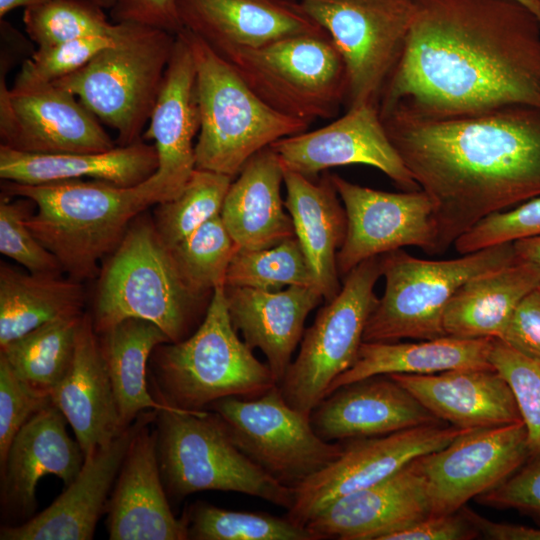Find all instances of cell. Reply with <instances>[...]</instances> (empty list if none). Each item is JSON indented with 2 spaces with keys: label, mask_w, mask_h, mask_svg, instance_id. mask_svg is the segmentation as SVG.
<instances>
[{
  "label": "cell",
  "mask_w": 540,
  "mask_h": 540,
  "mask_svg": "<svg viewBox=\"0 0 540 540\" xmlns=\"http://www.w3.org/2000/svg\"><path fill=\"white\" fill-rule=\"evenodd\" d=\"M392 145L433 203L434 254L489 215L540 196V108L508 106L442 118L381 117Z\"/></svg>",
  "instance_id": "7a4b0ae2"
},
{
  "label": "cell",
  "mask_w": 540,
  "mask_h": 540,
  "mask_svg": "<svg viewBox=\"0 0 540 540\" xmlns=\"http://www.w3.org/2000/svg\"><path fill=\"white\" fill-rule=\"evenodd\" d=\"M284 170L316 179L332 167H375L404 191L420 189L392 145L378 106L360 105L330 124L281 138L270 145Z\"/></svg>",
  "instance_id": "ac0fdd59"
},
{
  "label": "cell",
  "mask_w": 540,
  "mask_h": 540,
  "mask_svg": "<svg viewBox=\"0 0 540 540\" xmlns=\"http://www.w3.org/2000/svg\"><path fill=\"white\" fill-rule=\"evenodd\" d=\"M331 179L347 217L346 237L337 253L339 275L346 276L366 259L407 246L434 254V209L426 192H386L336 174Z\"/></svg>",
  "instance_id": "e0dca14e"
},
{
  "label": "cell",
  "mask_w": 540,
  "mask_h": 540,
  "mask_svg": "<svg viewBox=\"0 0 540 540\" xmlns=\"http://www.w3.org/2000/svg\"><path fill=\"white\" fill-rule=\"evenodd\" d=\"M282 182L284 169L270 146L253 155L232 181L220 216L240 249L269 248L295 236Z\"/></svg>",
  "instance_id": "f546056e"
},
{
  "label": "cell",
  "mask_w": 540,
  "mask_h": 540,
  "mask_svg": "<svg viewBox=\"0 0 540 540\" xmlns=\"http://www.w3.org/2000/svg\"><path fill=\"white\" fill-rule=\"evenodd\" d=\"M186 29L219 55L304 34H327L294 0H176Z\"/></svg>",
  "instance_id": "d4e9b609"
},
{
  "label": "cell",
  "mask_w": 540,
  "mask_h": 540,
  "mask_svg": "<svg viewBox=\"0 0 540 540\" xmlns=\"http://www.w3.org/2000/svg\"><path fill=\"white\" fill-rule=\"evenodd\" d=\"M91 1L97 4L98 6L102 7L103 9L111 10L118 0H91Z\"/></svg>",
  "instance_id": "9f6ffc18"
},
{
  "label": "cell",
  "mask_w": 540,
  "mask_h": 540,
  "mask_svg": "<svg viewBox=\"0 0 540 540\" xmlns=\"http://www.w3.org/2000/svg\"><path fill=\"white\" fill-rule=\"evenodd\" d=\"M381 275L380 256L362 261L304 331L300 350L278 385L292 408L310 416L332 382L354 364L378 301L374 288Z\"/></svg>",
  "instance_id": "8fae6325"
},
{
  "label": "cell",
  "mask_w": 540,
  "mask_h": 540,
  "mask_svg": "<svg viewBox=\"0 0 540 540\" xmlns=\"http://www.w3.org/2000/svg\"><path fill=\"white\" fill-rule=\"evenodd\" d=\"M465 431L437 423L341 441L339 457L294 489L286 517L306 527L334 500L385 479L414 459L445 447Z\"/></svg>",
  "instance_id": "5bb4252c"
},
{
  "label": "cell",
  "mask_w": 540,
  "mask_h": 540,
  "mask_svg": "<svg viewBox=\"0 0 540 540\" xmlns=\"http://www.w3.org/2000/svg\"><path fill=\"white\" fill-rule=\"evenodd\" d=\"M476 499L486 506L516 509L540 518V456L529 458L509 478Z\"/></svg>",
  "instance_id": "7dc6e473"
},
{
  "label": "cell",
  "mask_w": 540,
  "mask_h": 540,
  "mask_svg": "<svg viewBox=\"0 0 540 540\" xmlns=\"http://www.w3.org/2000/svg\"><path fill=\"white\" fill-rule=\"evenodd\" d=\"M34 202L25 197L16 200L2 195L0 201V252L16 261L30 273L61 275L62 267L31 232L27 220L33 214Z\"/></svg>",
  "instance_id": "7bdbcfd3"
},
{
  "label": "cell",
  "mask_w": 540,
  "mask_h": 540,
  "mask_svg": "<svg viewBox=\"0 0 540 540\" xmlns=\"http://www.w3.org/2000/svg\"><path fill=\"white\" fill-rule=\"evenodd\" d=\"M110 16L114 22H135L174 35L183 29L176 0H118Z\"/></svg>",
  "instance_id": "681fc988"
},
{
  "label": "cell",
  "mask_w": 540,
  "mask_h": 540,
  "mask_svg": "<svg viewBox=\"0 0 540 540\" xmlns=\"http://www.w3.org/2000/svg\"><path fill=\"white\" fill-rule=\"evenodd\" d=\"M52 0H0V17L3 18L7 13L18 7H34L48 3Z\"/></svg>",
  "instance_id": "db71d44e"
},
{
  "label": "cell",
  "mask_w": 540,
  "mask_h": 540,
  "mask_svg": "<svg viewBox=\"0 0 540 540\" xmlns=\"http://www.w3.org/2000/svg\"><path fill=\"white\" fill-rule=\"evenodd\" d=\"M82 282L0 267V347L59 318L81 315Z\"/></svg>",
  "instance_id": "e575fe53"
},
{
  "label": "cell",
  "mask_w": 540,
  "mask_h": 540,
  "mask_svg": "<svg viewBox=\"0 0 540 540\" xmlns=\"http://www.w3.org/2000/svg\"><path fill=\"white\" fill-rule=\"evenodd\" d=\"M383 296L372 310L363 342L429 340L445 336L443 315L468 280L517 262L513 242L446 260L411 256L403 249L380 255Z\"/></svg>",
  "instance_id": "9c48e42d"
},
{
  "label": "cell",
  "mask_w": 540,
  "mask_h": 540,
  "mask_svg": "<svg viewBox=\"0 0 540 540\" xmlns=\"http://www.w3.org/2000/svg\"><path fill=\"white\" fill-rule=\"evenodd\" d=\"M158 410L142 412L109 443L85 456L77 477L44 511L19 525H4L1 540H90L107 505L108 493L139 430Z\"/></svg>",
  "instance_id": "d6986e66"
},
{
  "label": "cell",
  "mask_w": 540,
  "mask_h": 540,
  "mask_svg": "<svg viewBox=\"0 0 540 540\" xmlns=\"http://www.w3.org/2000/svg\"><path fill=\"white\" fill-rule=\"evenodd\" d=\"M284 200L294 226L295 236L313 272L325 301L341 290L337 253L347 232L345 208L333 185L331 174L317 180L284 170Z\"/></svg>",
  "instance_id": "f1b7e54d"
},
{
  "label": "cell",
  "mask_w": 540,
  "mask_h": 540,
  "mask_svg": "<svg viewBox=\"0 0 540 540\" xmlns=\"http://www.w3.org/2000/svg\"><path fill=\"white\" fill-rule=\"evenodd\" d=\"M283 286L317 287L309 262L296 236L269 248H238L227 269L225 287L280 290Z\"/></svg>",
  "instance_id": "f35d334b"
},
{
  "label": "cell",
  "mask_w": 540,
  "mask_h": 540,
  "mask_svg": "<svg viewBox=\"0 0 540 540\" xmlns=\"http://www.w3.org/2000/svg\"><path fill=\"white\" fill-rule=\"evenodd\" d=\"M493 341L445 335L419 342H362L356 361L332 382L327 395L342 385L375 375L494 369L490 362Z\"/></svg>",
  "instance_id": "d6a6232c"
},
{
  "label": "cell",
  "mask_w": 540,
  "mask_h": 540,
  "mask_svg": "<svg viewBox=\"0 0 540 540\" xmlns=\"http://www.w3.org/2000/svg\"><path fill=\"white\" fill-rule=\"evenodd\" d=\"M539 288H540V284H539Z\"/></svg>",
  "instance_id": "6f0895ef"
},
{
  "label": "cell",
  "mask_w": 540,
  "mask_h": 540,
  "mask_svg": "<svg viewBox=\"0 0 540 540\" xmlns=\"http://www.w3.org/2000/svg\"><path fill=\"white\" fill-rule=\"evenodd\" d=\"M52 404L51 396L23 383L0 355V468L19 430L38 412Z\"/></svg>",
  "instance_id": "bcb514c9"
},
{
  "label": "cell",
  "mask_w": 540,
  "mask_h": 540,
  "mask_svg": "<svg viewBox=\"0 0 540 540\" xmlns=\"http://www.w3.org/2000/svg\"><path fill=\"white\" fill-rule=\"evenodd\" d=\"M66 423L52 403L34 415L13 439L0 468L1 512L6 517L22 521L32 518L37 484L43 476L55 475L66 486L77 477L85 457L77 440L68 435Z\"/></svg>",
  "instance_id": "7402d4cb"
},
{
  "label": "cell",
  "mask_w": 540,
  "mask_h": 540,
  "mask_svg": "<svg viewBox=\"0 0 540 540\" xmlns=\"http://www.w3.org/2000/svg\"><path fill=\"white\" fill-rule=\"evenodd\" d=\"M528 7L540 20V0H518Z\"/></svg>",
  "instance_id": "11a10c76"
},
{
  "label": "cell",
  "mask_w": 540,
  "mask_h": 540,
  "mask_svg": "<svg viewBox=\"0 0 540 540\" xmlns=\"http://www.w3.org/2000/svg\"><path fill=\"white\" fill-rule=\"evenodd\" d=\"M430 514L427 483L414 459L385 479L334 500L306 527L317 540H386Z\"/></svg>",
  "instance_id": "ffe728a7"
},
{
  "label": "cell",
  "mask_w": 540,
  "mask_h": 540,
  "mask_svg": "<svg viewBox=\"0 0 540 540\" xmlns=\"http://www.w3.org/2000/svg\"><path fill=\"white\" fill-rule=\"evenodd\" d=\"M104 10L91 0H52L25 8L22 19L30 40L37 47H48L111 32L115 23Z\"/></svg>",
  "instance_id": "60d3db41"
},
{
  "label": "cell",
  "mask_w": 540,
  "mask_h": 540,
  "mask_svg": "<svg viewBox=\"0 0 540 540\" xmlns=\"http://www.w3.org/2000/svg\"><path fill=\"white\" fill-rule=\"evenodd\" d=\"M188 539L317 540L307 528L267 513L234 511L198 501L183 517Z\"/></svg>",
  "instance_id": "8d00e7d4"
},
{
  "label": "cell",
  "mask_w": 540,
  "mask_h": 540,
  "mask_svg": "<svg viewBox=\"0 0 540 540\" xmlns=\"http://www.w3.org/2000/svg\"><path fill=\"white\" fill-rule=\"evenodd\" d=\"M234 328L245 343L260 349L277 385L304 334L308 314L324 299L315 286H289L285 290L225 287Z\"/></svg>",
  "instance_id": "4316f807"
},
{
  "label": "cell",
  "mask_w": 540,
  "mask_h": 540,
  "mask_svg": "<svg viewBox=\"0 0 540 540\" xmlns=\"http://www.w3.org/2000/svg\"><path fill=\"white\" fill-rule=\"evenodd\" d=\"M232 180L227 175L196 168L176 197L156 205L153 224L163 243L171 248L220 215Z\"/></svg>",
  "instance_id": "74e56055"
},
{
  "label": "cell",
  "mask_w": 540,
  "mask_h": 540,
  "mask_svg": "<svg viewBox=\"0 0 540 540\" xmlns=\"http://www.w3.org/2000/svg\"><path fill=\"white\" fill-rule=\"evenodd\" d=\"M158 168L154 145L142 140L102 152L27 153L0 144V177L27 185L89 178L122 187L138 185Z\"/></svg>",
  "instance_id": "4dcf8cb0"
},
{
  "label": "cell",
  "mask_w": 540,
  "mask_h": 540,
  "mask_svg": "<svg viewBox=\"0 0 540 540\" xmlns=\"http://www.w3.org/2000/svg\"><path fill=\"white\" fill-rule=\"evenodd\" d=\"M220 215L170 248L183 280L198 297L225 286L226 272L238 250Z\"/></svg>",
  "instance_id": "ab89813d"
},
{
  "label": "cell",
  "mask_w": 540,
  "mask_h": 540,
  "mask_svg": "<svg viewBox=\"0 0 540 540\" xmlns=\"http://www.w3.org/2000/svg\"><path fill=\"white\" fill-rule=\"evenodd\" d=\"M201 126L196 69L181 30L142 139L154 141L158 168L151 176L167 201L176 197L196 169L193 141Z\"/></svg>",
  "instance_id": "44dd1931"
},
{
  "label": "cell",
  "mask_w": 540,
  "mask_h": 540,
  "mask_svg": "<svg viewBox=\"0 0 540 540\" xmlns=\"http://www.w3.org/2000/svg\"><path fill=\"white\" fill-rule=\"evenodd\" d=\"M310 423L323 440L339 442L443 422L389 375H375L328 394Z\"/></svg>",
  "instance_id": "603a6c76"
},
{
  "label": "cell",
  "mask_w": 540,
  "mask_h": 540,
  "mask_svg": "<svg viewBox=\"0 0 540 540\" xmlns=\"http://www.w3.org/2000/svg\"><path fill=\"white\" fill-rule=\"evenodd\" d=\"M479 536L472 524L457 511L428 515L410 527L393 533L386 540H470Z\"/></svg>",
  "instance_id": "f907efd6"
},
{
  "label": "cell",
  "mask_w": 540,
  "mask_h": 540,
  "mask_svg": "<svg viewBox=\"0 0 540 540\" xmlns=\"http://www.w3.org/2000/svg\"><path fill=\"white\" fill-rule=\"evenodd\" d=\"M437 419L462 430L523 422L513 392L495 369L390 374Z\"/></svg>",
  "instance_id": "484cf974"
},
{
  "label": "cell",
  "mask_w": 540,
  "mask_h": 540,
  "mask_svg": "<svg viewBox=\"0 0 540 540\" xmlns=\"http://www.w3.org/2000/svg\"><path fill=\"white\" fill-rule=\"evenodd\" d=\"M343 58L348 108L378 106L410 29L412 0H294Z\"/></svg>",
  "instance_id": "7c38bea8"
},
{
  "label": "cell",
  "mask_w": 540,
  "mask_h": 540,
  "mask_svg": "<svg viewBox=\"0 0 540 540\" xmlns=\"http://www.w3.org/2000/svg\"><path fill=\"white\" fill-rule=\"evenodd\" d=\"M154 422L162 480L174 498L219 490L258 497L287 510L292 506L294 489L251 461L216 412L163 409Z\"/></svg>",
  "instance_id": "ba28073f"
},
{
  "label": "cell",
  "mask_w": 540,
  "mask_h": 540,
  "mask_svg": "<svg viewBox=\"0 0 540 540\" xmlns=\"http://www.w3.org/2000/svg\"><path fill=\"white\" fill-rule=\"evenodd\" d=\"M500 340L518 352L540 360L539 287L521 300Z\"/></svg>",
  "instance_id": "c3c4849f"
},
{
  "label": "cell",
  "mask_w": 540,
  "mask_h": 540,
  "mask_svg": "<svg viewBox=\"0 0 540 540\" xmlns=\"http://www.w3.org/2000/svg\"><path fill=\"white\" fill-rule=\"evenodd\" d=\"M50 396L71 425L84 457L125 429L99 337L87 314H83L78 327L72 366Z\"/></svg>",
  "instance_id": "83f0119b"
},
{
  "label": "cell",
  "mask_w": 540,
  "mask_h": 540,
  "mask_svg": "<svg viewBox=\"0 0 540 540\" xmlns=\"http://www.w3.org/2000/svg\"><path fill=\"white\" fill-rule=\"evenodd\" d=\"M97 334L125 428L144 411L173 409L148 389V360L159 345L170 342L157 325L129 318Z\"/></svg>",
  "instance_id": "836d02e7"
},
{
  "label": "cell",
  "mask_w": 540,
  "mask_h": 540,
  "mask_svg": "<svg viewBox=\"0 0 540 540\" xmlns=\"http://www.w3.org/2000/svg\"><path fill=\"white\" fill-rule=\"evenodd\" d=\"M539 284L540 270L520 261L468 280L446 306V335L501 339L521 300Z\"/></svg>",
  "instance_id": "1f68e13d"
},
{
  "label": "cell",
  "mask_w": 540,
  "mask_h": 540,
  "mask_svg": "<svg viewBox=\"0 0 540 540\" xmlns=\"http://www.w3.org/2000/svg\"><path fill=\"white\" fill-rule=\"evenodd\" d=\"M460 513L472 524L479 535L493 540H540V527L491 521L463 506Z\"/></svg>",
  "instance_id": "816d5d0a"
},
{
  "label": "cell",
  "mask_w": 540,
  "mask_h": 540,
  "mask_svg": "<svg viewBox=\"0 0 540 540\" xmlns=\"http://www.w3.org/2000/svg\"><path fill=\"white\" fill-rule=\"evenodd\" d=\"M1 145L27 153L107 151L115 142L98 118L54 82L6 85L0 79Z\"/></svg>",
  "instance_id": "2e32d148"
},
{
  "label": "cell",
  "mask_w": 540,
  "mask_h": 540,
  "mask_svg": "<svg viewBox=\"0 0 540 540\" xmlns=\"http://www.w3.org/2000/svg\"><path fill=\"white\" fill-rule=\"evenodd\" d=\"M194 59L201 126L195 144L197 169L235 178L246 162L275 141L310 124L266 105L233 66L206 42L182 29Z\"/></svg>",
  "instance_id": "8992f818"
},
{
  "label": "cell",
  "mask_w": 540,
  "mask_h": 540,
  "mask_svg": "<svg viewBox=\"0 0 540 540\" xmlns=\"http://www.w3.org/2000/svg\"><path fill=\"white\" fill-rule=\"evenodd\" d=\"M2 190L34 202L29 229L78 282L100 274L99 262L116 249L136 217L167 201L151 177L131 187L83 179L40 185L3 181Z\"/></svg>",
  "instance_id": "3957f363"
},
{
  "label": "cell",
  "mask_w": 540,
  "mask_h": 540,
  "mask_svg": "<svg viewBox=\"0 0 540 540\" xmlns=\"http://www.w3.org/2000/svg\"><path fill=\"white\" fill-rule=\"evenodd\" d=\"M517 261L530 263L540 270V234L513 242Z\"/></svg>",
  "instance_id": "f5cc1de1"
},
{
  "label": "cell",
  "mask_w": 540,
  "mask_h": 540,
  "mask_svg": "<svg viewBox=\"0 0 540 540\" xmlns=\"http://www.w3.org/2000/svg\"><path fill=\"white\" fill-rule=\"evenodd\" d=\"M145 424L134 437L107 501L111 540H185V521L173 515L158 456L156 433Z\"/></svg>",
  "instance_id": "cb8c5ba5"
},
{
  "label": "cell",
  "mask_w": 540,
  "mask_h": 540,
  "mask_svg": "<svg viewBox=\"0 0 540 540\" xmlns=\"http://www.w3.org/2000/svg\"><path fill=\"white\" fill-rule=\"evenodd\" d=\"M252 351L239 338L228 312L225 286H219L193 334L153 351V396L187 411L207 410L225 397H259L278 385L267 363Z\"/></svg>",
  "instance_id": "277c9868"
},
{
  "label": "cell",
  "mask_w": 540,
  "mask_h": 540,
  "mask_svg": "<svg viewBox=\"0 0 540 540\" xmlns=\"http://www.w3.org/2000/svg\"><path fill=\"white\" fill-rule=\"evenodd\" d=\"M380 117L442 119L540 108V20L518 0H412Z\"/></svg>",
  "instance_id": "6da1fadb"
},
{
  "label": "cell",
  "mask_w": 540,
  "mask_h": 540,
  "mask_svg": "<svg viewBox=\"0 0 540 540\" xmlns=\"http://www.w3.org/2000/svg\"><path fill=\"white\" fill-rule=\"evenodd\" d=\"M529 459L523 422L467 430L415 462L423 474L432 515L452 514L495 488Z\"/></svg>",
  "instance_id": "9a60e30c"
},
{
  "label": "cell",
  "mask_w": 540,
  "mask_h": 540,
  "mask_svg": "<svg viewBox=\"0 0 540 540\" xmlns=\"http://www.w3.org/2000/svg\"><path fill=\"white\" fill-rule=\"evenodd\" d=\"M82 316L49 321L0 347V355L23 383L50 395L72 366Z\"/></svg>",
  "instance_id": "d590c367"
},
{
  "label": "cell",
  "mask_w": 540,
  "mask_h": 540,
  "mask_svg": "<svg viewBox=\"0 0 540 540\" xmlns=\"http://www.w3.org/2000/svg\"><path fill=\"white\" fill-rule=\"evenodd\" d=\"M115 42L57 85L72 92L100 122L117 132L116 145L142 140L176 35L135 23L115 22Z\"/></svg>",
  "instance_id": "52a82bcc"
},
{
  "label": "cell",
  "mask_w": 540,
  "mask_h": 540,
  "mask_svg": "<svg viewBox=\"0 0 540 540\" xmlns=\"http://www.w3.org/2000/svg\"><path fill=\"white\" fill-rule=\"evenodd\" d=\"M207 410L225 422L238 448L284 486L295 489L342 452L314 431L310 416L292 408L278 386L256 398L225 397Z\"/></svg>",
  "instance_id": "4fadbf2b"
},
{
  "label": "cell",
  "mask_w": 540,
  "mask_h": 540,
  "mask_svg": "<svg viewBox=\"0 0 540 540\" xmlns=\"http://www.w3.org/2000/svg\"><path fill=\"white\" fill-rule=\"evenodd\" d=\"M270 108L311 124L335 117L347 96L342 56L328 34L282 38L222 55Z\"/></svg>",
  "instance_id": "30bf717a"
},
{
  "label": "cell",
  "mask_w": 540,
  "mask_h": 540,
  "mask_svg": "<svg viewBox=\"0 0 540 540\" xmlns=\"http://www.w3.org/2000/svg\"><path fill=\"white\" fill-rule=\"evenodd\" d=\"M99 275L97 333L137 318L157 325L170 342L187 338L203 298L183 280L153 221L136 217Z\"/></svg>",
  "instance_id": "5b68a950"
},
{
  "label": "cell",
  "mask_w": 540,
  "mask_h": 540,
  "mask_svg": "<svg viewBox=\"0 0 540 540\" xmlns=\"http://www.w3.org/2000/svg\"><path fill=\"white\" fill-rule=\"evenodd\" d=\"M540 234V196L479 221L453 244L462 254Z\"/></svg>",
  "instance_id": "f6af8a7d"
},
{
  "label": "cell",
  "mask_w": 540,
  "mask_h": 540,
  "mask_svg": "<svg viewBox=\"0 0 540 540\" xmlns=\"http://www.w3.org/2000/svg\"><path fill=\"white\" fill-rule=\"evenodd\" d=\"M115 23V22H114ZM111 32L77 38L48 47H37L22 64L13 86L50 83L72 74L115 42Z\"/></svg>",
  "instance_id": "ee69618b"
},
{
  "label": "cell",
  "mask_w": 540,
  "mask_h": 540,
  "mask_svg": "<svg viewBox=\"0 0 540 540\" xmlns=\"http://www.w3.org/2000/svg\"><path fill=\"white\" fill-rule=\"evenodd\" d=\"M490 362L513 392L527 430L529 458L540 456V360L494 338Z\"/></svg>",
  "instance_id": "b9f144b4"
}]
</instances>
